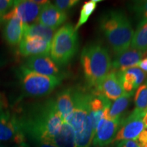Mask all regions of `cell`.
Returning a JSON list of instances; mask_svg holds the SVG:
<instances>
[{
    "label": "cell",
    "instance_id": "6da1fadb",
    "mask_svg": "<svg viewBox=\"0 0 147 147\" xmlns=\"http://www.w3.org/2000/svg\"><path fill=\"white\" fill-rule=\"evenodd\" d=\"M16 117L25 137L36 144L53 142L64 122L53 98L27 106Z\"/></svg>",
    "mask_w": 147,
    "mask_h": 147
},
{
    "label": "cell",
    "instance_id": "7a4b0ae2",
    "mask_svg": "<svg viewBox=\"0 0 147 147\" xmlns=\"http://www.w3.org/2000/svg\"><path fill=\"white\" fill-rule=\"evenodd\" d=\"M100 29L116 55L127 51L134 36L130 20L123 11L110 10L103 13Z\"/></svg>",
    "mask_w": 147,
    "mask_h": 147
},
{
    "label": "cell",
    "instance_id": "3957f363",
    "mask_svg": "<svg viewBox=\"0 0 147 147\" xmlns=\"http://www.w3.org/2000/svg\"><path fill=\"white\" fill-rule=\"evenodd\" d=\"M80 62L88 88L95 89L109 74L112 61L108 49L100 42H92L82 49Z\"/></svg>",
    "mask_w": 147,
    "mask_h": 147
},
{
    "label": "cell",
    "instance_id": "277c9868",
    "mask_svg": "<svg viewBox=\"0 0 147 147\" xmlns=\"http://www.w3.org/2000/svg\"><path fill=\"white\" fill-rule=\"evenodd\" d=\"M17 77L24 95L40 97L49 95L56 89L64 76H47L35 73L21 65L17 70Z\"/></svg>",
    "mask_w": 147,
    "mask_h": 147
},
{
    "label": "cell",
    "instance_id": "5b68a950",
    "mask_svg": "<svg viewBox=\"0 0 147 147\" xmlns=\"http://www.w3.org/2000/svg\"><path fill=\"white\" fill-rule=\"evenodd\" d=\"M78 49V34L70 23L62 26L55 33L51 44V57L59 66L70 62Z\"/></svg>",
    "mask_w": 147,
    "mask_h": 147
},
{
    "label": "cell",
    "instance_id": "8992f818",
    "mask_svg": "<svg viewBox=\"0 0 147 147\" xmlns=\"http://www.w3.org/2000/svg\"><path fill=\"white\" fill-rule=\"evenodd\" d=\"M10 141L19 144L25 142L26 137L21 131L16 115L3 108L0 109V142Z\"/></svg>",
    "mask_w": 147,
    "mask_h": 147
},
{
    "label": "cell",
    "instance_id": "52a82bcc",
    "mask_svg": "<svg viewBox=\"0 0 147 147\" xmlns=\"http://www.w3.org/2000/svg\"><path fill=\"white\" fill-rule=\"evenodd\" d=\"M144 115V113L134 110L129 116L122 119L113 143L136 139L145 127L143 123Z\"/></svg>",
    "mask_w": 147,
    "mask_h": 147
},
{
    "label": "cell",
    "instance_id": "ba28073f",
    "mask_svg": "<svg viewBox=\"0 0 147 147\" xmlns=\"http://www.w3.org/2000/svg\"><path fill=\"white\" fill-rule=\"evenodd\" d=\"M41 5L37 4L33 0H18L14 1L11 10L4 17V23L9 18L16 17L25 25H30L38 20Z\"/></svg>",
    "mask_w": 147,
    "mask_h": 147
},
{
    "label": "cell",
    "instance_id": "9c48e42d",
    "mask_svg": "<svg viewBox=\"0 0 147 147\" xmlns=\"http://www.w3.org/2000/svg\"><path fill=\"white\" fill-rule=\"evenodd\" d=\"M23 65L29 70L47 76H64L59 66L49 55H38L28 57Z\"/></svg>",
    "mask_w": 147,
    "mask_h": 147
},
{
    "label": "cell",
    "instance_id": "30bf717a",
    "mask_svg": "<svg viewBox=\"0 0 147 147\" xmlns=\"http://www.w3.org/2000/svg\"><path fill=\"white\" fill-rule=\"evenodd\" d=\"M121 118L107 119L102 117L97 126L96 132L93 140V144L95 147H104L113 142L119 131Z\"/></svg>",
    "mask_w": 147,
    "mask_h": 147
},
{
    "label": "cell",
    "instance_id": "8fae6325",
    "mask_svg": "<svg viewBox=\"0 0 147 147\" xmlns=\"http://www.w3.org/2000/svg\"><path fill=\"white\" fill-rule=\"evenodd\" d=\"M51 44L39 37H23L18 47V54L25 57L49 55Z\"/></svg>",
    "mask_w": 147,
    "mask_h": 147
},
{
    "label": "cell",
    "instance_id": "7c38bea8",
    "mask_svg": "<svg viewBox=\"0 0 147 147\" xmlns=\"http://www.w3.org/2000/svg\"><path fill=\"white\" fill-rule=\"evenodd\" d=\"M91 92L93 94L102 95L108 100H116L125 93L116 71H110L101 83L92 89Z\"/></svg>",
    "mask_w": 147,
    "mask_h": 147
},
{
    "label": "cell",
    "instance_id": "4fadbf2b",
    "mask_svg": "<svg viewBox=\"0 0 147 147\" xmlns=\"http://www.w3.org/2000/svg\"><path fill=\"white\" fill-rule=\"evenodd\" d=\"M67 18L66 12L59 10L53 3L50 2L42 6L38 21L41 25L56 30L65 23Z\"/></svg>",
    "mask_w": 147,
    "mask_h": 147
},
{
    "label": "cell",
    "instance_id": "5bb4252c",
    "mask_svg": "<svg viewBox=\"0 0 147 147\" xmlns=\"http://www.w3.org/2000/svg\"><path fill=\"white\" fill-rule=\"evenodd\" d=\"M125 93L134 94L136 89L143 83L146 73L138 67H131L124 71H116Z\"/></svg>",
    "mask_w": 147,
    "mask_h": 147
},
{
    "label": "cell",
    "instance_id": "9a60e30c",
    "mask_svg": "<svg viewBox=\"0 0 147 147\" xmlns=\"http://www.w3.org/2000/svg\"><path fill=\"white\" fill-rule=\"evenodd\" d=\"M146 54L133 49H129L118 55L112 61V69L114 71H124L131 67H136L142 57Z\"/></svg>",
    "mask_w": 147,
    "mask_h": 147
},
{
    "label": "cell",
    "instance_id": "2e32d148",
    "mask_svg": "<svg viewBox=\"0 0 147 147\" xmlns=\"http://www.w3.org/2000/svg\"><path fill=\"white\" fill-rule=\"evenodd\" d=\"M25 25L16 17L9 18L4 23L3 36L10 46L18 45L23 39Z\"/></svg>",
    "mask_w": 147,
    "mask_h": 147
},
{
    "label": "cell",
    "instance_id": "e0dca14e",
    "mask_svg": "<svg viewBox=\"0 0 147 147\" xmlns=\"http://www.w3.org/2000/svg\"><path fill=\"white\" fill-rule=\"evenodd\" d=\"M75 88L69 87L62 90L55 99L57 109L65 121L74 110Z\"/></svg>",
    "mask_w": 147,
    "mask_h": 147
},
{
    "label": "cell",
    "instance_id": "ac0fdd59",
    "mask_svg": "<svg viewBox=\"0 0 147 147\" xmlns=\"http://www.w3.org/2000/svg\"><path fill=\"white\" fill-rule=\"evenodd\" d=\"M55 34V29H51L39 23L25 25L23 37H39L52 44Z\"/></svg>",
    "mask_w": 147,
    "mask_h": 147
},
{
    "label": "cell",
    "instance_id": "d6986e66",
    "mask_svg": "<svg viewBox=\"0 0 147 147\" xmlns=\"http://www.w3.org/2000/svg\"><path fill=\"white\" fill-rule=\"evenodd\" d=\"M53 143L57 147H77L73 128L67 122H63L59 133L54 138Z\"/></svg>",
    "mask_w": 147,
    "mask_h": 147
},
{
    "label": "cell",
    "instance_id": "ffe728a7",
    "mask_svg": "<svg viewBox=\"0 0 147 147\" xmlns=\"http://www.w3.org/2000/svg\"><path fill=\"white\" fill-rule=\"evenodd\" d=\"M131 49L147 53V20H142L138 25L131 40Z\"/></svg>",
    "mask_w": 147,
    "mask_h": 147
},
{
    "label": "cell",
    "instance_id": "44dd1931",
    "mask_svg": "<svg viewBox=\"0 0 147 147\" xmlns=\"http://www.w3.org/2000/svg\"><path fill=\"white\" fill-rule=\"evenodd\" d=\"M134 94L125 93L122 96L119 97L115 101L110 108V119H117L121 118L122 114L128 108L130 102V98Z\"/></svg>",
    "mask_w": 147,
    "mask_h": 147
},
{
    "label": "cell",
    "instance_id": "7402d4cb",
    "mask_svg": "<svg viewBox=\"0 0 147 147\" xmlns=\"http://www.w3.org/2000/svg\"><path fill=\"white\" fill-rule=\"evenodd\" d=\"M100 1H101V0H91V1L84 3V4L82 6L81 10H80L78 23L74 27L75 30L76 32L80 27L87 23L89 16L93 14V12L96 8L97 3L100 2Z\"/></svg>",
    "mask_w": 147,
    "mask_h": 147
},
{
    "label": "cell",
    "instance_id": "603a6c76",
    "mask_svg": "<svg viewBox=\"0 0 147 147\" xmlns=\"http://www.w3.org/2000/svg\"><path fill=\"white\" fill-rule=\"evenodd\" d=\"M135 109L146 114L147 112V80L138 88L135 95Z\"/></svg>",
    "mask_w": 147,
    "mask_h": 147
},
{
    "label": "cell",
    "instance_id": "cb8c5ba5",
    "mask_svg": "<svg viewBox=\"0 0 147 147\" xmlns=\"http://www.w3.org/2000/svg\"><path fill=\"white\" fill-rule=\"evenodd\" d=\"M129 8L140 18V21L147 20V0L132 1Z\"/></svg>",
    "mask_w": 147,
    "mask_h": 147
},
{
    "label": "cell",
    "instance_id": "d4e9b609",
    "mask_svg": "<svg viewBox=\"0 0 147 147\" xmlns=\"http://www.w3.org/2000/svg\"><path fill=\"white\" fill-rule=\"evenodd\" d=\"M14 1L12 0H0V25L4 23V17L11 10Z\"/></svg>",
    "mask_w": 147,
    "mask_h": 147
},
{
    "label": "cell",
    "instance_id": "484cf974",
    "mask_svg": "<svg viewBox=\"0 0 147 147\" xmlns=\"http://www.w3.org/2000/svg\"><path fill=\"white\" fill-rule=\"evenodd\" d=\"M80 2L78 0H56L54 4L59 10L65 12Z\"/></svg>",
    "mask_w": 147,
    "mask_h": 147
},
{
    "label": "cell",
    "instance_id": "4316f807",
    "mask_svg": "<svg viewBox=\"0 0 147 147\" xmlns=\"http://www.w3.org/2000/svg\"><path fill=\"white\" fill-rule=\"evenodd\" d=\"M139 147H147V130L144 129L137 138Z\"/></svg>",
    "mask_w": 147,
    "mask_h": 147
},
{
    "label": "cell",
    "instance_id": "83f0119b",
    "mask_svg": "<svg viewBox=\"0 0 147 147\" xmlns=\"http://www.w3.org/2000/svg\"><path fill=\"white\" fill-rule=\"evenodd\" d=\"M117 147H139L136 140H128L118 142Z\"/></svg>",
    "mask_w": 147,
    "mask_h": 147
},
{
    "label": "cell",
    "instance_id": "f1b7e54d",
    "mask_svg": "<svg viewBox=\"0 0 147 147\" xmlns=\"http://www.w3.org/2000/svg\"><path fill=\"white\" fill-rule=\"evenodd\" d=\"M140 67V69H142L145 73H147V57L144 59H142L138 63L136 67Z\"/></svg>",
    "mask_w": 147,
    "mask_h": 147
},
{
    "label": "cell",
    "instance_id": "f546056e",
    "mask_svg": "<svg viewBox=\"0 0 147 147\" xmlns=\"http://www.w3.org/2000/svg\"><path fill=\"white\" fill-rule=\"evenodd\" d=\"M37 147H57L53 142H40L36 144Z\"/></svg>",
    "mask_w": 147,
    "mask_h": 147
},
{
    "label": "cell",
    "instance_id": "4dcf8cb0",
    "mask_svg": "<svg viewBox=\"0 0 147 147\" xmlns=\"http://www.w3.org/2000/svg\"><path fill=\"white\" fill-rule=\"evenodd\" d=\"M6 63H7L6 58H5L3 55L0 53V68H1V67H3V66H4Z\"/></svg>",
    "mask_w": 147,
    "mask_h": 147
},
{
    "label": "cell",
    "instance_id": "1f68e13d",
    "mask_svg": "<svg viewBox=\"0 0 147 147\" xmlns=\"http://www.w3.org/2000/svg\"><path fill=\"white\" fill-rule=\"evenodd\" d=\"M33 1L36 3H37V4L41 5V6L51 2L50 1H46V0H33Z\"/></svg>",
    "mask_w": 147,
    "mask_h": 147
},
{
    "label": "cell",
    "instance_id": "d6a6232c",
    "mask_svg": "<svg viewBox=\"0 0 147 147\" xmlns=\"http://www.w3.org/2000/svg\"><path fill=\"white\" fill-rule=\"evenodd\" d=\"M5 108V102L4 99H3L2 95L0 94V109Z\"/></svg>",
    "mask_w": 147,
    "mask_h": 147
},
{
    "label": "cell",
    "instance_id": "836d02e7",
    "mask_svg": "<svg viewBox=\"0 0 147 147\" xmlns=\"http://www.w3.org/2000/svg\"><path fill=\"white\" fill-rule=\"evenodd\" d=\"M14 147H27V144L26 142H23L19 144H16Z\"/></svg>",
    "mask_w": 147,
    "mask_h": 147
},
{
    "label": "cell",
    "instance_id": "e575fe53",
    "mask_svg": "<svg viewBox=\"0 0 147 147\" xmlns=\"http://www.w3.org/2000/svg\"><path fill=\"white\" fill-rule=\"evenodd\" d=\"M0 147H4V146H2V145H0Z\"/></svg>",
    "mask_w": 147,
    "mask_h": 147
}]
</instances>
